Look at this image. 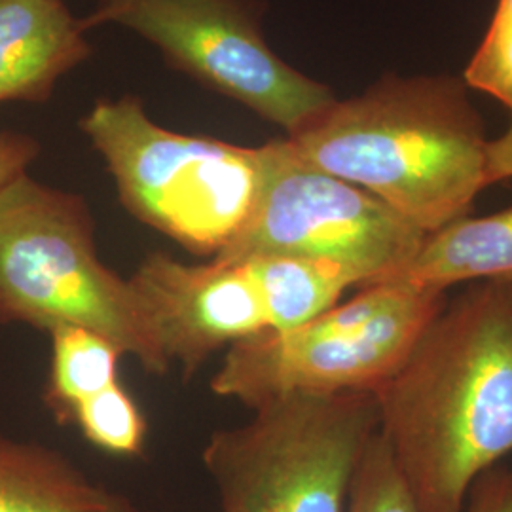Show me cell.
Instances as JSON below:
<instances>
[{
    "mask_svg": "<svg viewBox=\"0 0 512 512\" xmlns=\"http://www.w3.org/2000/svg\"><path fill=\"white\" fill-rule=\"evenodd\" d=\"M346 512H420L380 433L366 446Z\"/></svg>",
    "mask_w": 512,
    "mask_h": 512,
    "instance_id": "obj_16",
    "label": "cell"
},
{
    "mask_svg": "<svg viewBox=\"0 0 512 512\" xmlns=\"http://www.w3.org/2000/svg\"><path fill=\"white\" fill-rule=\"evenodd\" d=\"M245 262L255 279L268 319V332L293 330L336 306L357 277L346 268L302 258V256L260 255Z\"/></svg>",
    "mask_w": 512,
    "mask_h": 512,
    "instance_id": "obj_13",
    "label": "cell"
},
{
    "mask_svg": "<svg viewBox=\"0 0 512 512\" xmlns=\"http://www.w3.org/2000/svg\"><path fill=\"white\" fill-rule=\"evenodd\" d=\"M90 54L84 21L65 0H0V105L48 101Z\"/></svg>",
    "mask_w": 512,
    "mask_h": 512,
    "instance_id": "obj_10",
    "label": "cell"
},
{
    "mask_svg": "<svg viewBox=\"0 0 512 512\" xmlns=\"http://www.w3.org/2000/svg\"><path fill=\"white\" fill-rule=\"evenodd\" d=\"M264 175L251 217L215 256H302L332 262L359 289L397 279L418 255L425 234L384 202L296 156L287 139L262 145Z\"/></svg>",
    "mask_w": 512,
    "mask_h": 512,
    "instance_id": "obj_7",
    "label": "cell"
},
{
    "mask_svg": "<svg viewBox=\"0 0 512 512\" xmlns=\"http://www.w3.org/2000/svg\"><path fill=\"white\" fill-rule=\"evenodd\" d=\"M118 23L148 40L167 65L200 80L293 137L338 99L270 48L253 0H131L82 19Z\"/></svg>",
    "mask_w": 512,
    "mask_h": 512,
    "instance_id": "obj_8",
    "label": "cell"
},
{
    "mask_svg": "<svg viewBox=\"0 0 512 512\" xmlns=\"http://www.w3.org/2000/svg\"><path fill=\"white\" fill-rule=\"evenodd\" d=\"M80 128L105 160L122 205L188 253L215 258L251 217L262 147L162 128L135 95L99 99Z\"/></svg>",
    "mask_w": 512,
    "mask_h": 512,
    "instance_id": "obj_4",
    "label": "cell"
},
{
    "mask_svg": "<svg viewBox=\"0 0 512 512\" xmlns=\"http://www.w3.org/2000/svg\"><path fill=\"white\" fill-rule=\"evenodd\" d=\"M446 300V293L403 281L361 287L296 329L262 332L228 348L211 391L251 410L291 395L376 393Z\"/></svg>",
    "mask_w": 512,
    "mask_h": 512,
    "instance_id": "obj_5",
    "label": "cell"
},
{
    "mask_svg": "<svg viewBox=\"0 0 512 512\" xmlns=\"http://www.w3.org/2000/svg\"><path fill=\"white\" fill-rule=\"evenodd\" d=\"M512 179V126L501 137L490 139L488 147V184Z\"/></svg>",
    "mask_w": 512,
    "mask_h": 512,
    "instance_id": "obj_20",
    "label": "cell"
},
{
    "mask_svg": "<svg viewBox=\"0 0 512 512\" xmlns=\"http://www.w3.org/2000/svg\"><path fill=\"white\" fill-rule=\"evenodd\" d=\"M40 154L37 139L0 129V190H4L19 175L27 173V167L33 164Z\"/></svg>",
    "mask_w": 512,
    "mask_h": 512,
    "instance_id": "obj_19",
    "label": "cell"
},
{
    "mask_svg": "<svg viewBox=\"0 0 512 512\" xmlns=\"http://www.w3.org/2000/svg\"><path fill=\"white\" fill-rule=\"evenodd\" d=\"M298 158L384 202L425 236L488 188L486 124L463 78L387 73L285 137Z\"/></svg>",
    "mask_w": 512,
    "mask_h": 512,
    "instance_id": "obj_2",
    "label": "cell"
},
{
    "mask_svg": "<svg viewBox=\"0 0 512 512\" xmlns=\"http://www.w3.org/2000/svg\"><path fill=\"white\" fill-rule=\"evenodd\" d=\"M0 512H143L40 442L0 435Z\"/></svg>",
    "mask_w": 512,
    "mask_h": 512,
    "instance_id": "obj_11",
    "label": "cell"
},
{
    "mask_svg": "<svg viewBox=\"0 0 512 512\" xmlns=\"http://www.w3.org/2000/svg\"><path fill=\"white\" fill-rule=\"evenodd\" d=\"M380 427L420 512H461L512 454V279L471 283L376 393Z\"/></svg>",
    "mask_w": 512,
    "mask_h": 512,
    "instance_id": "obj_1",
    "label": "cell"
},
{
    "mask_svg": "<svg viewBox=\"0 0 512 512\" xmlns=\"http://www.w3.org/2000/svg\"><path fill=\"white\" fill-rule=\"evenodd\" d=\"M492 279H512V207L469 215L425 236L418 255L393 281L446 293Z\"/></svg>",
    "mask_w": 512,
    "mask_h": 512,
    "instance_id": "obj_12",
    "label": "cell"
},
{
    "mask_svg": "<svg viewBox=\"0 0 512 512\" xmlns=\"http://www.w3.org/2000/svg\"><path fill=\"white\" fill-rule=\"evenodd\" d=\"M131 0H99V8L95 12H109L114 8H120L124 4H128Z\"/></svg>",
    "mask_w": 512,
    "mask_h": 512,
    "instance_id": "obj_21",
    "label": "cell"
},
{
    "mask_svg": "<svg viewBox=\"0 0 512 512\" xmlns=\"http://www.w3.org/2000/svg\"><path fill=\"white\" fill-rule=\"evenodd\" d=\"M253 412L203 448L220 511H348L357 467L380 427L374 393L291 395Z\"/></svg>",
    "mask_w": 512,
    "mask_h": 512,
    "instance_id": "obj_6",
    "label": "cell"
},
{
    "mask_svg": "<svg viewBox=\"0 0 512 512\" xmlns=\"http://www.w3.org/2000/svg\"><path fill=\"white\" fill-rule=\"evenodd\" d=\"M0 323L48 332L82 327L109 338L152 374L171 366L129 277L97 253L86 198L29 173L0 190Z\"/></svg>",
    "mask_w": 512,
    "mask_h": 512,
    "instance_id": "obj_3",
    "label": "cell"
},
{
    "mask_svg": "<svg viewBox=\"0 0 512 512\" xmlns=\"http://www.w3.org/2000/svg\"><path fill=\"white\" fill-rule=\"evenodd\" d=\"M148 327L169 365L192 378L220 349L268 332L255 279L245 262H183L162 251L129 277Z\"/></svg>",
    "mask_w": 512,
    "mask_h": 512,
    "instance_id": "obj_9",
    "label": "cell"
},
{
    "mask_svg": "<svg viewBox=\"0 0 512 512\" xmlns=\"http://www.w3.org/2000/svg\"><path fill=\"white\" fill-rule=\"evenodd\" d=\"M461 78L469 90L492 95L512 118V0H497L494 18Z\"/></svg>",
    "mask_w": 512,
    "mask_h": 512,
    "instance_id": "obj_17",
    "label": "cell"
},
{
    "mask_svg": "<svg viewBox=\"0 0 512 512\" xmlns=\"http://www.w3.org/2000/svg\"><path fill=\"white\" fill-rule=\"evenodd\" d=\"M69 421L78 425L82 437L92 446L110 456L139 458L145 452L147 418L120 382L78 404Z\"/></svg>",
    "mask_w": 512,
    "mask_h": 512,
    "instance_id": "obj_15",
    "label": "cell"
},
{
    "mask_svg": "<svg viewBox=\"0 0 512 512\" xmlns=\"http://www.w3.org/2000/svg\"><path fill=\"white\" fill-rule=\"evenodd\" d=\"M461 512H512V469L494 467L480 476Z\"/></svg>",
    "mask_w": 512,
    "mask_h": 512,
    "instance_id": "obj_18",
    "label": "cell"
},
{
    "mask_svg": "<svg viewBox=\"0 0 512 512\" xmlns=\"http://www.w3.org/2000/svg\"><path fill=\"white\" fill-rule=\"evenodd\" d=\"M52 365L44 401L61 421L74 408L120 382L124 351L103 334L82 327L50 330Z\"/></svg>",
    "mask_w": 512,
    "mask_h": 512,
    "instance_id": "obj_14",
    "label": "cell"
}]
</instances>
